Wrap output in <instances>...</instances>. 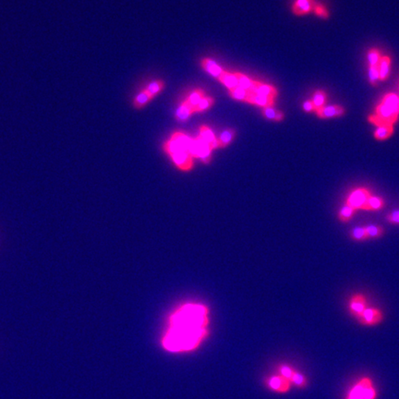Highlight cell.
Segmentation results:
<instances>
[{"instance_id":"1","label":"cell","mask_w":399,"mask_h":399,"mask_svg":"<svg viewBox=\"0 0 399 399\" xmlns=\"http://www.w3.org/2000/svg\"><path fill=\"white\" fill-rule=\"evenodd\" d=\"M208 308L203 304L187 303L177 309L168 319V329L163 336V349L183 353L198 349L208 335Z\"/></svg>"},{"instance_id":"2","label":"cell","mask_w":399,"mask_h":399,"mask_svg":"<svg viewBox=\"0 0 399 399\" xmlns=\"http://www.w3.org/2000/svg\"><path fill=\"white\" fill-rule=\"evenodd\" d=\"M399 96L394 93L384 95L375 111L369 116L370 123L376 127L394 126L399 119Z\"/></svg>"},{"instance_id":"3","label":"cell","mask_w":399,"mask_h":399,"mask_svg":"<svg viewBox=\"0 0 399 399\" xmlns=\"http://www.w3.org/2000/svg\"><path fill=\"white\" fill-rule=\"evenodd\" d=\"M164 149L181 170L189 171L193 167V157L190 153L171 139L165 144Z\"/></svg>"},{"instance_id":"4","label":"cell","mask_w":399,"mask_h":399,"mask_svg":"<svg viewBox=\"0 0 399 399\" xmlns=\"http://www.w3.org/2000/svg\"><path fill=\"white\" fill-rule=\"evenodd\" d=\"M377 391L369 377L360 379L349 390L347 399H376Z\"/></svg>"},{"instance_id":"5","label":"cell","mask_w":399,"mask_h":399,"mask_svg":"<svg viewBox=\"0 0 399 399\" xmlns=\"http://www.w3.org/2000/svg\"><path fill=\"white\" fill-rule=\"evenodd\" d=\"M372 195V191L368 187H356L349 190L347 194L345 203L349 204L356 212L365 211L367 203Z\"/></svg>"},{"instance_id":"6","label":"cell","mask_w":399,"mask_h":399,"mask_svg":"<svg viewBox=\"0 0 399 399\" xmlns=\"http://www.w3.org/2000/svg\"><path fill=\"white\" fill-rule=\"evenodd\" d=\"M263 385L271 392L277 394H286L290 392L291 389L290 381L280 374H272L263 379Z\"/></svg>"},{"instance_id":"7","label":"cell","mask_w":399,"mask_h":399,"mask_svg":"<svg viewBox=\"0 0 399 399\" xmlns=\"http://www.w3.org/2000/svg\"><path fill=\"white\" fill-rule=\"evenodd\" d=\"M385 319L384 312L375 307H368L357 321L364 326H376Z\"/></svg>"},{"instance_id":"8","label":"cell","mask_w":399,"mask_h":399,"mask_svg":"<svg viewBox=\"0 0 399 399\" xmlns=\"http://www.w3.org/2000/svg\"><path fill=\"white\" fill-rule=\"evenodd\" d=\"M368 298L363 293H355L349 299L348 310L351 316L358 319L368 308Z\"/></svg>"},{"instance_id":"9","label":"cell","mask_w":399,"mask_h":399,"mask_svg":"<svg viewBox=\"0 0 399 399\" xmlns=\"http://www.w3.org/2000/svg\"><path fill=\"white\" fill-rule=\"evenodd\" d=\"M316 4L314 0H296L292 6V11L298 16L309 14L313 11Z\"/></svg>"},{"instance_id":"10","label":"cell","mask_w":399,"mask_h":399,"mask_svg":"<svg viewBox=\"0 0 399 399\" xmlns=\"http://www.w3.org/2000/svg\"><path fill=\"white\" fill-rule=\"evenodd\" d=\"M246 102L251 103L253 105L260 106V107H262L263 109H265V108H273L274 107L275 98L264 96V95H258V94H255V93L249 91V95H248Z\"/></svg>"},{"instance_id":"11","label":"cell","mask_w":399,"mask_h":399,"mask_svg":"<svg viewBox=\"0 0 399 399\" xmlns=\"http://www.w3.org/2000/svg\"><path fill=\"white\" fill-rule=\"evenodd\" d=\"M315 113L320 118H330V117L343 116L345 114V109L343 107L338 106V105L329 106V107L326 106L325 108L315 111Z\"/></svg>"},{"instance_id":"12","label":"cell","mask_w":399,"mask_h":399,"mask_svg":"<svg viewBox=\"0 0 399 399\" xmlns=\"http://www.w3.org/2000/svg\"><path fill=\"white\" fill-rule=\"evenodd\" d=\"M170 139L172 141H174L177 145L181 146L185 150H187L190 153V155L193 157V139L189 138L186 134H184L181 131L174 132V134L171 136Z\"/></svg>"},{"instance_id":"13","label":"cell","mask_w":399,"mask_h":399,"mask_svg":"<svg viewBox=\"0 0 399 399\" xmlns=\"http://www.w3.org/2000/svg\"><path fill=\"white\" fill-rule=\"evenodd\" d=\"M195 113V108L188 101V99L182 102L181 107L178 109L176 112V119L178 121L183 122L187 120L189 116Z\"/></svg>"},{"instance_id":"14","label":"cell","mask_w":399,"mask_h":399,"mask_svg":"<svg viewBox=\"0 0 399 399\" xmlns=\"http://www.w3.org/2000/svg\"><path fill=\"white\" fill-rule=\"evenodd\" d=\"M251 92L258 94V95L272 97V98H275V99L278 95L277 90L274 86H271L268 84H263V83H261L260 81H257V80H254V89Z\"/></svg>"},{"instance_id":"15","label":"cell","mask_w":399,"mask_h":399,"mask_svg":"<svg viewBox=\"0 0 399 399\" xmlns=\"http://www.w3.org/2000/svg\"><path fill=\"white\" fill-rule=\"evenodd\" d=\"M199 136L210 145L212 150L218 148V139L216 138L214 132L211 131L210 129H209L207 126L203 125V126L200 127V134H199Z\"/></svg>"},{"instance_id":"16","label":"cell","mask_w":399,"mask_h":399,"mask_svg":"<svg viewBox=\"0 0 399 399\" xmlns=\"http://www.w3.org/2000/svg\"><path fill=\"white\" fill-rule=\"evenodd\" d=\"M201 64L207 73H210L212 76L216 77L217 79H219L221 74L224 73V71L215 61L211 60L210 58H203Z\"/></svg>"},{"instance_id":"17","label":"cell","mask_w":399,"mask_h":399,"mask_svg":"<svg viewBox=\"0 0 399 399\" xmlns=\"http://www.w3.org/2000/svg\"><path fill=\"white\" fill-rule=\"evenodd\" d=\"M385 206V200L383 197L378 195H371L367 203L365 211L366 212H377L383 210Z\"/></svg>"},{"instance_id":"18","label":"cell","mask_w":399,"mask_h":399,"mask_svg":"<svg viewBox=\"0 0 399 399\" xmlns=\"http://www.w3.org/2000/svg\"><path fill=\"white\" fill-rule=\"evenodd\" d=\"M390 66H391V59L389 57L385 56L382 57L380 63H379V79L380 80H385L390 73Z\"/></svg>"},{"instance_id":"19","label":"cell","mask_w":399,"mask_h":399,"mask_svg":"<svg viewBox=\"0 0 399 399\" xmlns=\"http://www.w3.org/2000/svg\"><path fill=\"white\" fill-rule=\"evenodd\" d=\"M357 213L352 207H350L349 204L344 203L342 205L340 210L338 211L337 217L339 221L342 223H348L352 218H354L355 214Z\"/></svg>"},{"instance_id":"20","label":"cell","mask_w":399,"mask_h":399,"mask_svg":"<svg viewBox=\"0 0 399 399\" xmlns=\"http://www.w3.org/2000/svg\"><path fill=\"white\" fill-rule=\"evenodd\" d=\"M365 229L369 240H377L385 235V229L381 225L370 224L365 225Z\"/></svg>"},{"instance_id":"21","label":"cell","mask_w":399,"mask_h":399,"mask_svg":"<svg viewBox=\"0 0 399 399\" xmlns=\"http://www.w3.org/2000/svg\"><path fill=\"white\" fill-rule=\"evenodd\" d=\"M236 136V131L233 129H227L220 134V137L218 139V148H225L226 146L231 143L233 139Z\"/></svg>"},{"instance_id":"22","label":"cell","mask_w":399,"mask_h":399,"mask_svg":"<svg viewBox=\"0 0 399 399\" xmlns=\"http://www.w3.org/2000/svg\"><path fill=\"white\" fill-rule=\"evenodd\" d=\"M394 133V126H381L374 131V138L377 141H385L390 138Z\"/></svg>"},{"instance_id":"23","label":"cell","mask_w":399,"mask_h":399,"mask_svg":"<svg viewBox=\"0 0 399 399\" xmlns=\"http://www.w3.org/2000/svg\"><path fill=\"white\" fill-rule=\"evenodd\" d=\"M152 99V95H150L145 89L144 91H142L137 96L135 97V99L133 100V107L135 109H140L144 108L146 104H148L149 102L151 101Z\"/></svg>"},{"instance_id":"24","label":"cell","mask_w":399,"mask_h":399,"mask_svg":"<svg viewBox=\"0 0 399 399\" xmlns=\"http://www.w3.org/2000/svg\"><path fill=\"white\" fill-rule=\"evenodd\" d=\"M327 96L326 94L322 91V90H318L313 94V97H312V102L315 108V111L319 110V109H323L326 107V104Z\"/></svg>"},{"instance_id":"25","label":"cell","mask_w":399,"mask_h":399,"mask_svg":"<svg viewBox=\"0 0 399 399\" xmlns=\"http://www.w3.org/2000/svg\"><path fill=\"white\" fill-rule=\"evenodd\" d=\"M349 236L352 240L357 242H363L365 240H369L367 233H366V229L365 226H355L353 227L350 232H349Z\"/></svg>"},{"instance_id":"26","label":"cell","mask_w":399,"mask_h":399,"mask_svg":"<svg viewBox=\"0 0 399 399\" xmlns=\"http://www.w3.org/2000/svg\"><path fill=\"white\" fill-rule=\"evenodd\" d=\"M235 78L238 80L239 87L242 88L246 91H252L254 89V80L249 79L247 76L240 73H233Z\"/></svg>"},{"instance_id":"27","label":"cell","mask_w":399,"mask_h":399,"mask_svg":"<svg viewBox=\"0 0 399 399\" xmlns=\"http://www.w3.org/2000/svg\"><path fill=\"white\" fill-rule=\"evenodd\" d=\"M290 382L292 385H295L296 387H298V389H305L309 384L308 379L304 374H302L301 372H299L297 370L294 372L293 376L291 378Z\"/></svg>"},{"instance_id":"28","label":"cell","mask_w":399,"mask_h":399,"mask_svg":"<svg viewBox=\"0 0 399 399\" xmlns=\"http://www.w3.org/2000/svg\"><path fill=\"white\" fill-rule=\"evenodd\" d=\"M218 80H219V81H221L223 84H225V86L228 89L239 86L238 80L235 78L233 73H226L225 71H224V73L221 74V76L219 77Z\"/></svg>"},{"instance_id":"29","label":"cell","mask_w":399,"mask_h":399,"mask_svg":"<svg viewBox=\"0 0 399 399\" xmlns=\"http://www.w3.org/2000/svg\"><path fill=\"white\" fill-rule=\"evenodd\" d=\"M262 115L265 118H268L275 121H281L284 119V114L282 112L273 109V108H265L261 111Z\"/></svg>"},{"instance_id":"30","label":"cell","mask_w":399,"mask_h":399,"mask_svg":"<svg viewBox=\"0 0 399 399\" xmlns=\"http://www.w3.org/2000/svg\"><path fill=\"white\" fill-rule=\"evenodd\" d=\"M276 370H277L278 374L282 375L284 377L287 378L288 380L290 381L294 372L296 371V369H294L293 367H291L290 365H289V364L279 363V364L276 365Z\"/></svg>"},{"instance_id":"31","label":"cell","mask_w":399,"mask_h":399,"mask_svg":"<svg viewBox=\"0 0 399 399\" xmlns=\"http://www.w3.org/2000/svg\"><path fill=\"white\" fill-rule=\"evenodd\" d=\"M229 90V94L232 96L233 98L240 100V101H246L247 100L248 95H249V91H246L242 88L236 87L228 89Z\"/></svg>"},{"instance_id":"32","label":"cell","mask_w":399,"mask_h":399,"mask_svg":"<svg viewBox=\"0 0 399 399\" xmlns=\"http://www.w3.org/2000/svg\"><path fill=\"white\" fill-rule=\"evenodd\" d=\"M215 99L210 96H204L199 104L195 107V112H203L204 110L210 109L214 105Z\"/></svg>"},{"instance_id":"33","label":"cell","mask_w":399,"mask_h":399,"mask_svg":"<svg viewBox=\"0 0 399 399\" xmlns=\"http://www.w3.org/2000/svg\"><path fill=\"white\" fill-rule=\"evenodd\" d=\"M164 86H165V83H164L163 80H155L152 83H150L145 88V90L153 97V96L159 94L160 91H162V89L164 88Z\"/></svg>"},{"instance_id":"34","label":"cell","mask_w":399,"mask_h":399,"mask_svg":"<svg viewBox=\"0 0 399 399\" xmlns=\"http://www.w3.org/2000/svg\"><path fill=\"white\" fill-rule=\"evenodd\" d=\"M205 96V93L203 92L202 89H196L195 91H193L189 97H188V101L195 108L197 105L199 104V102L203 99V97Z\"/></svg>"},{"instance_id":"35","label":"cell","mask_w":399,"mask_h":399,"mask_svg":"<svg viewBox=\"0 0 399 399\" xmlns=\"http://www.w3.org/2000/svg\"><path fill=\"white\" fill-rule=\"evenodd\" d=\"M381 54L380 52L376 48H371L370 50L368 52V62H369V67L370 66H376L380 63L381 60Z\"/></svg>"},{"instance_id":"36","label":"cell","mask_w":399,"mask_h":399,"mask_svg":"<svg viewBox=\"0 0 399 399\" xmlns=\"http://www.w3.org/2000/svg\"><path fill=\"white\" fill-rule=\"evenodd\" d=\"M369 80L373 86L377 85V80H380L379 79V64L369 67Z\"/></svg>"},{"instance_id":"37","label":"cell","mask_w":399,"mask_h":399,"mask_svg":"<svg viewBox=\"0 0 399 399\" xmlns=\"http://www.w3.org/2000/svg\"><path fill=\"white\" fill-rule=\"evenodd\" d=\"M385 219L390 224L399 225V210H395L388 213L385 217Z\"/></svg>"},{"instance_id":"38","label":"cell","mask_w":399,"mask_h":399,"mask_svg":"<svg viewBox=\"0 0 399 399\" xmlns=\"http://www.w3.org/2000/svg\"><path fill=\"white\" fill-rule=\"evenodd\" d=\"M313 12L323 19H327L329 17V13H328L326 8L321 4H316V6L313 9Z\"/></svg>"},{"instance_id":"39","label":"cell","mask_w":399,"mask_h":399,"mask_svg":"<svg viewBox=\"0 0 399 399\" xmlns=\"http://www.w3.org/2000/svg\"><path fill=\"white\" fill-rule=\"evenodd\" d=\"M303 109H304L305 112H313V111L315 112V108H314V106L312 104V100L304 102Z\"/></svg>"}]
</instances>
